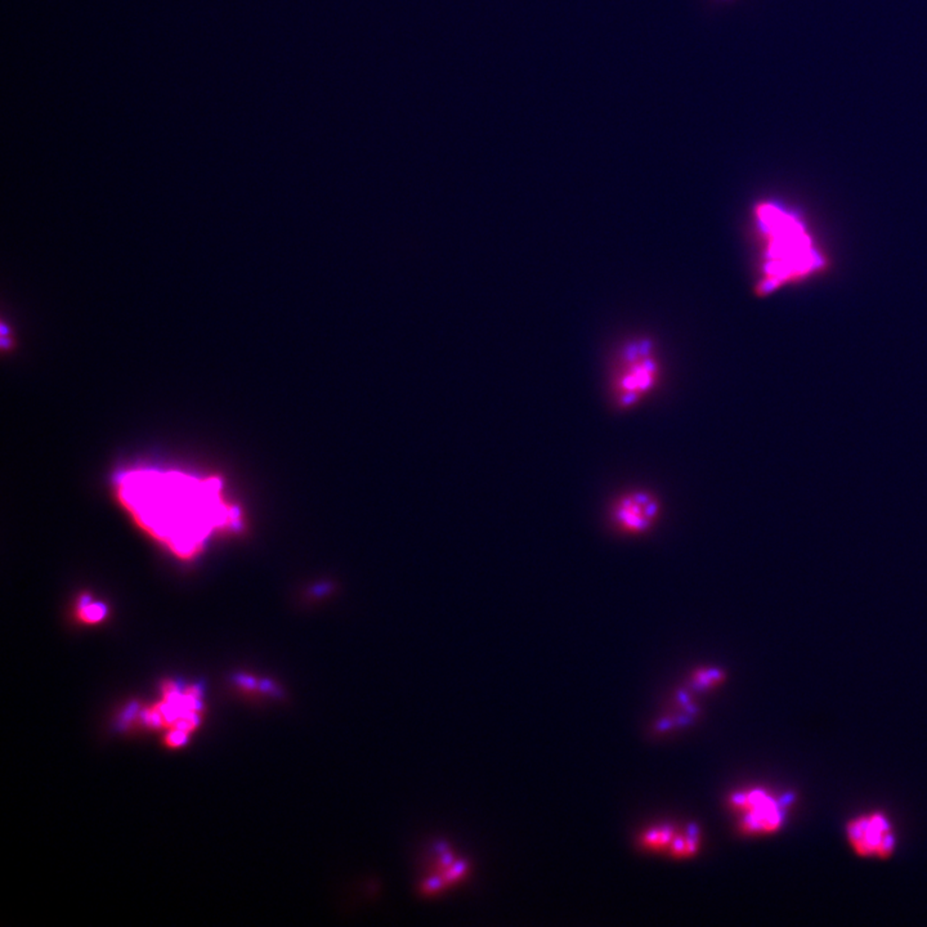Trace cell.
Wrapping results in <instances>:
<instances>
[{"mask_svg":"<svg viewBox=\"0 0 927 927\" xmlns=\"http://www.w3.org/2000/svg\"><path fill=\"white\" fill-rule=\"evenodd\" d=\"M116 489L139 526L181 558L196 555L211 533L242 526L218 478L135 469L120 474Z\"/></svg>","mask_w":927,"mask_h":927,"instance_id":"6da1fadb","label":"cell"},{"mask_svg":"<svg viewBox=\"0 0 927 927\" xmlns=\"http://www.w3.org/2000/svg\"><path fill=\"white\" fill-rule=\"evenodd\" d=\"M845 837L853 853L865 859H889L897 850V828L883 811H865L849 819Z\"/></svg>","mask_w":927,"mask_h":927,"instance_id":"7a4b0ae2","label":"cell"},{"mask_svg":"<svg viewBox=\"0 0 927 927\" xmlns=\"http://www.w3.org/2000/svg\"><path fill=\"white\" fill-rule=\"evenodd\" d=\"M732 804L740 814L744 833L772 834L778 833L786 822L790 802L765 788H751L735 793Z\"/></svg>","mask_w":927,"mask_h":927,"instance_id":"3957f363","label":"cell"},{"mask_svg":"<svg viewBox=\"0 0 927 927\" xmlns=\"http://www.w3.org/2000/svg\"><path fill=\"white\" fill-rule=\"evenodd\" d=\"M659 379V366L649 355V350H637L636 355L626 356L614 379L617 404L630 407L639 402Z\"/></svg>","mask_w":927,"mask_h":927,"instance_id":"277c9868","label":"cell"},{"mask_svg":"<svg viewBox=\"0 0 927 927\" xmlns=\"http://www.w3.org/2000/svg\"><path fill=\"white\" fill-rule=\"evenodd\" d=\"M660 509L659 500L649 492H630L619 497L614 505V523L622 532L640 535L653 526Z\"/></svg>","mask_w":927,"mask_h":927,"instance_id":"5b68a950","label":"cell"},{"mask_svg":"<svg viewBox=\"0 0 927 927\" xmlns=\"http://www.w3.org/2000/svg\"><path fill=\"white\" fill-rule=\"evenodd\" d=\"M698 846H700V836H698L697 831L688 828V830L677 831L672 840L669 853L680 857H691L697 853Z\"/></svg>","mask_w":927,"mask_h":927,"instance_id":"8992f818","label":"cell"},{"mask_svg":"<svg viewBox=\"0 0 927 927\" xmlns=\"http://www.w3.org/2000/svg\"><path fill=\"white\" fill-rule=\"evenodd\" d=\"M78 616L88 624H95L106 616V607L101 603L92 602L89 596H83L78 604Z\"/></svg>","mask_w":927,"mask_h":927,"instance_id":"52a82bcc","label":"cell"}]
</instances>
